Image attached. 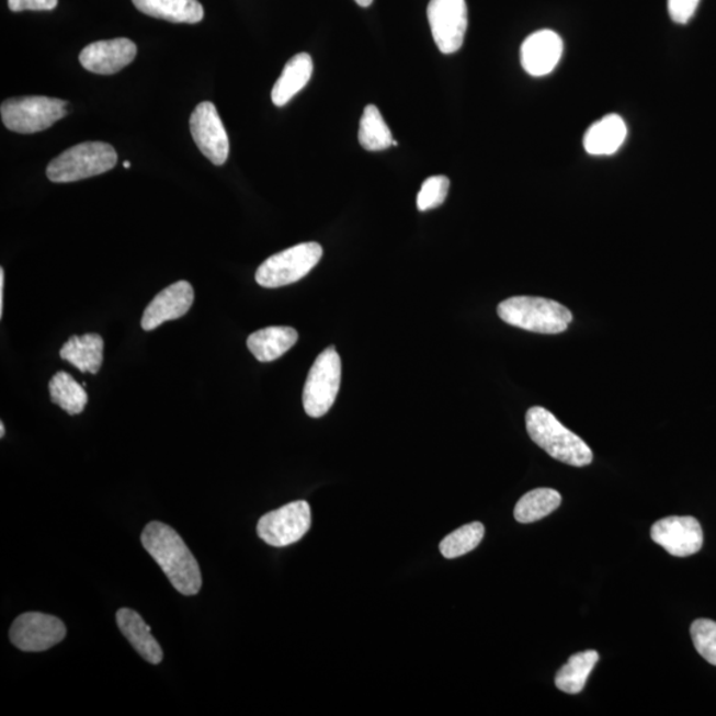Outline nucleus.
Returning a JSON list of instances; mask_svg holds the SVG:
<instances>
[{"mask_svg":"<svg viewBox=\"0 0 716 716\" xmlns=\"http://www.w3.org/2000/svg\"><path fill=\"white\" fill-rule=\"evenodd\" d=\"M50 401L57 407L67 411L69 416L81 414L88 404V396L84 386L66 372L56 373L50 378L49 385Z\"/></svg>","mask_w":716,"mask_h":716,"instance_id":"obj_23","label":"nucleus"},{"mask_svg":"<svg viewBox=\"0 0 716 716\" xmlns=\"http://www.w3.org/2000/svg\"><path fill=\"white\" fill-rule=\"evenodd\" d=\"M599 658V652L594 650L578 652L570 657L567 664L557 671L556 687L567 694L581 693Z\"/></svg>","mask_w":716,"mask_h":716,"instance_id":"obj_22","label":"nucleus"},{"mask_svg":"<svg viewBox=\"0 0 716 716\" xmlns=\"http://www.w3.org/2000/svg\"><path fill=\"white\" fill-rule=\"evenodd\" d=\"M485 536V525L475 522L461 527L445 538L440 544V549L446 559H456L477 548Z\"/></svg>","mask_w":716,"mask_h":716,"instance_id":"obj_26","label":"nucleus"},{"mask_svg":"<svg viewBox=\"0 0 716 716\" xmlns=\"http://www.w3.org/2000/svg\"><path fill=\"white\" fill-rule=\"evenodd\" d=\"M67 636L62 621L49 614L30 612L19 616L10 629L11 643L22 651H46Z\"/></svg>","mask_w":716,"mask_h":716,"instance_id":"obj_10","label":"nucleus"},{"mask_svg":"<svg viewBox=\"0 0 716 716\" xmlns=\"http://www.w3.org/2000/svg\"><path fill=\"white\" fill-rule=\"evenodd\" d=\"M136 8L151 18L171 23H200L205 11L198 0H132Z\"/></svg>","mask_w":716,"mask_h":716,"instance_id":"obj_21","label":"nucleus"},{"mask_svg":"<svg viewBox=\"0 0 716 716\" xmlns=\"http://www.w3.org/2000/svg\"><path fill=\"white\" fill-rule=\"evenodd\" d=\"M650 535L652 542L677 557L692 556L700 553L703 546L701 524L692 516L661 519L652 524Z\"/></svg>","mask_w":716,"mask_h":716,"instance_id":"obj_12","label":"nucleus"},{"mask_svg":"<svg viewBox=\"0 0 716 716\" xmlns=\"http://www.w3.org/2000/svg\"><path fill=\"white\" fill-rule=\"evenodd\" d=\"M4 434H5V429H4V423L2 422L0 423V436L4 439Z\"/></svg>","mask_w":716,"mask_h":716,"instance_id":"obj_33","label":"nucleus"},{"mask_svg":"<svg viewBox=\"0 0 716 716\" xmlns=\"http://www.w3.org/2000/svg\"><path fill=\"white\" fill-rule=\"evenodd\" d=\"M361 147L367 151H383L393 145L391 132L376 105L365 106L359 129Z\"/></svg>","mask_w":716,"mask_h":716,"instance_id":"obj_25","label":"nucleus"},{"mask_svg":"<svg viewBox=\"0 0 716 716\" xmlns=\"http://www.w3.org/2000/svg\"><path fill=\"white\" fill-rule=\"evenodd\" d=\"M361 8H370V5L373 3V0H354Z\"/></svg>","mask_w":716,"mask_h":716,"instance_id":"obj_32","label":"nucleus"},{"mask_svg":"<svg viewBox=\"0 0 716 716\" xmlns=\"http://www.w3.org/2000/svg\"><path fill=\"white\" fill-rule=\"evenodd\" d=\"M531 440L553 458L573 467L592 464L593 452L579 435L570 432L547 409L531 408L525 416Z\"/></svg>","mask_w":716,"mask_h":716,"instance_id":"obj_2","label":"nucleus"},{"mask_svg":"<svg viewBox=\"0 0 716 716\" xmlns=\"http://www.w3.org/2000/svg\"><path fill=\"white\" fill-rule=\"evenodd\" d=\"M341 383V359L334 346L319 354L310 367L303 390V407L312 418L326 416L333 407Z\"/></svg>","mask_w":716,"mask_h":716,"instance_id":"obj_7","label":"nucleus"},{"mask_svg":"<svg viewBox=\"0 0 716 716\" xmlns=\"http://www.w3.org/2000/svg\"><path fill=\"white\" fill-rule=\"evenodd\" d=\"M59 0H9L11 11L21 12L25 10L48 11L54 10Z\"/></svg>","mask_w":716,"mask_h":716,"instance_id":"obj_30","label":"nucleus"},{"mask_svg":"<svg viewBox=\"0 0 716 716\" xmlns=\"http://www.w3.org/2000/svg\"><path fill=\"white\" fill-rule=\"evenodd\" d=\"M450 180L445 175L430 177L422 183L417 196V207L420 212L433 211L443 205L448 194Z\"/></svg>","mask_w":716,"mask_h":716,"instance_id":"obj_27","label":"nucleus"},{"mask_svg":"<svg viewBox=\"0 0 716 716\" xmlns=\"http://www.w3.org/2000/svg\"><path fill=\"white\" fill-rule=\"evenodd\" d=\"M562 50V39L555 31H537L524 41L521 49L524 71L535 78L549 75L559 65Z\"/></svg>","mask_w":716,"mask_h":716,"instance_id":"obj_15","label":"nucleus"},{"mask_svg":"<svg viewBox=\"0 0 716 716\" xmlns=\"http://www.w3.org/2000/svg\"><path fill=\"white\" fill-rule=\"evenodd\" d=\"M60 357L82 373L96 375L103 365L104 340L96 333L72 336L61 346Z\"/></svg>","mask_w":716,"mask_h":716,"instance_id":"obj_18","label":"nucleus"},{"mask_svg":"<svg viewBox=\"0 0 716 716\" xmlns=\"http://www.w3.org/2000/svg\"><path fill=\"white\" fill-rule=\"evenodd\" d=\"M4 309V270L0 269V319L3 318Z\"/></svg>","mask_w":716,"mask_h":716,"instance_id":"obj_31","label":"nucleus"},{"mask_svg":"<svg viewBox=\"0 0 716 716\" xmlns=\"http://www.w3.org/2000/svg\"><path fill=\"white\" fill-rule=\"evenodd\" d=\"M124 168H125V169H129V168H130V162H129V161H125V162H124Z\"/></svg>","mask_w":716,"mask_h":716,"instance_id":"obj_34","label":"nucleus"},{"mask_svg":"<svg viewBox=\"0 0 716 716\" xmlns=\"http://www.w3.org/2000/svg\"><path fill=\"white\" fill-rule=\"evenodd\" d=\"M137 55L136 44L126 37L90 44L80 54L81 66L98 75H113L129 66Z\"/></svg>","mask_w":716,"mask_h":716,"instance_id":"obj_13","label":"nucleus"},{"mask_svg":"<svg viewBox=\"0 0 716 716\" xmlns=\"http://www.w3.org/2000/svg\"><path fill=\"white\" fill-rule=\"evenodd\" d=\"M322 247L316 242L302 243L275 253L259 265L255 281L264 288H279L306 277L320 262Z\"/></svg>","mask_w":716,"mask_h":716,"instance_id":"obj_6","label":"nucleus"},{"mask_svg":"<svg viewBox=\"0 0 716 716\" xmlns=\"http://www.w3.org/2000/svg\"><path fill=\"white\" fill-rule=\"evenodd\" d=\"M117 625L123 635L128 639L139 656L154 664L161 663L163 651L157 639L151 636L150 626L145 624L141 616L135 611L123 607L117 612Z\"/></svg>","mask_w":716,"mask_h":716,"instance_id":"obj_16","label":"nucleus"},{"mask_svg":"<svg viewBox=\"0 0 716 716\" xmlns=\"http://www.w3.org/2000/svg\"><path fill=\"white\" fill-rule=\"evenodd\" d=\"M5 128L21 135L43 132L68 114L65 100L25 96L5 100L0 107Z\"/></svg>","mask_w":716,"mask_h":716,"instance_id":"obj_5","label":"nucleus"},{"mask_svg":"<svg viewBox=\"0 0 716 716\" xmlns=\"http://www.w3.org/2000/svg\"><path fill=\"white\" fill-rule=\"evenodd\" d=\"M314 73L312 57L297 54L285 65L281 78L272 88L271 99L276 106H284L308 84Z\"/></svg>","mask_w":716,"mask_h":716,"instance_id":"obj_19","label":"nucleus"},{"mask_svg":"<svg viewBox=\"0 0 716 716\" xmlns=\"http://www.w3.org/2000/svg\"><path fill=\"white\" fill-rule=\"evenodd\" d=\"M117 154L106 143H82L62 151L47 168L49 181L76 182L106 173L116 167Z\"/></svg>","mask_w":716,"mask_h":716,"instance_id":"obj_4","label":"nucleus"},{"mask_svg":"<svg viewBox=\"0 0 716 716\" xmlns=\"http://www.w3.org/2000/svg\"><path fill=\"white\" fill-rule=\"evenodd\" d=\"M312 523L310 507L304 500L265 513L258 523V536L272 547H287L299 542Z\"/></svg>","mask_w":716,"mask_h":716,"instance_id":"obj_8","label":"nucleus"},{"mask_svg":"<svg viewBox=\"0 0 716 716\" xmlns=\"http://www.w3.org/2000/svg\"><path fill=\"white\" fill-rule=\"evenodd\" d=\"M498 315L507 325L543 334L566 332L573 320L562 304L532 296L510 297L499 304Z\"/></svg>","mask_w":716,"mask_h":716,"instance_id":"obj_3","label":"nucleus"},{"mask_svg":"<svg viewBox=\"0 0 716 716\" xmlns=\"http://www.w3.org/2000/svg\"><path fill=\"white\" fill-rule=\"evenodd\" d=\"M299 334L291 327H268L247 339L249 351L261 363H271L293 348Z\"/></svg>","mask_w":716,"mask_h":716,"instance_id":"obj_20","label":"nucleus"},{"mask_svg":"<svg viewBox=\"0 0 716 716\" xmlns=\"http://www.w3.org/2000/svg\"><path fill=\"white\" fill-rule=\"evenodd\" d=\"M141 543L177 591L185 595H194L201 591L202 575L198 562L179 532L168 524L151 522L143 532Z\"/></svg>","mask_w":716,"mask_h":716,"instance_id":"obj_1","label":"nucleus"},{"mask_svg":"<svg viewBox=\"0 0 716 716\" xmlns=\"http://www.w3.org/2000/svg\"><path fill=\"white\" fill-rule=\"evenodd\" d=\"M193 303L192 284L181 281L169 285L145 309L141 320L144 331H154L163 322L181 319L192 308Z\"/></svg>","mask_w":716,"mask_h":716,"instance_id":"obj_14","label":"nucleus"},{"mask_svg":"<svg viewBox=\"0 0 716 716\" xmlns=\"http://www.w3.org/2000/svg\"><path fill=\"white\" fill-rule=\"evenodd\" d=\"M190 132L196 147L208 161L217 167L227 161L230 141L217 107L211 101H204L195 107L190 117Z\"/></svg>","mask_w":716,"mask_h":716,"instance_id":"obj_11","label":"nucleus"},{"mask_svg":"<svg viewBox=\"0 0 716 716\" xmlns=\"http://www.w3.org/2000/svg\"><path fill=\"white\" fill-rule=\"evenodd\" d=\"M561 496L553 489H536L519 500L515 507V519L519 523L529 524L542 521L561 504Z\"/></svg>","mask_w":716,"mask_h":716,"instance_id":"obj_24","label":"nucleus"},{"mask_svg":"<svg viewBox=\"0 0 716 716\" xmlns=\"http://www.w3.org/2000/svg\"><path fill=\"white\" fill-rule=\"evenodd\" d=\"M626 136L624 118L618 114H607L587 130L584 148L592 156H612L623 147Z\"/></svg>","mask_w":716,"mask_h":716,"instance_id":"obj_17","label":"nucleus"},{"mask_svg":"<svg viewBox=\"0 0 716 716\" xmlns=\"http://www.w3.org/2000/svg\"><path fill=\"white\" fill-rule=\"evenodd\" d=\"M692 638L696 651L708 663L716 667V623L713 620L701 618L692 625Z\"/></svg>","mask_w":716,"mask_h":716,"instance_id":"obj_28","label":"nucleus"},{"mask_svg":"<svg viewBox=\"0 0 716 716\" xmlns=\"http://www.w3.org/2000/svg\"><path fill=\"white\" fill-rule=\"evenodd\" d=\"M701 0H668L670 18L678 24L690 22L698 9Z\"/></svg>","mask_w":716,"mask_h":716,"instance_id":"obj_29","label":"nucleus"},{"mask_svg":"<svg viewBox=\"0 0 716 716\" xmlns=\"http://www.w3.org/2000/svg\"><path fill=\"white\" fill-rule=\"evenodd\" d=\"M428 19L436 47L452 55L464 46L467 31L466 0H430Z\"/></svg>","mask_w":716,"mask_h":716,"instance_id":"obj_9","label":"nucleus"}]
</instances>
